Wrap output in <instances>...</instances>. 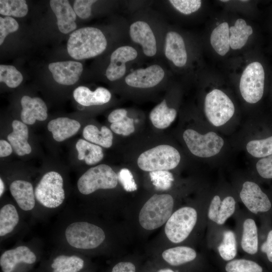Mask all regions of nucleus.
Here are the masks:
<instances>
[{"label":"nucleus","instance_id":"1","mask_svg":"<svg viewBox=\"0 0 272 272\" xmlns=\"http://www.w3.org/2000/svg\"><path fill=\"white\" fill-rule=\"evenodd\" d=\"M166 27L164 18L147 7L137 11L127 22L128 38L140 48L144 58H162Z\"/></svg>","mask_w":272,"mask_h":272},{"label":"nucleus","instance_id":"2","mask_svg":"<svg viewBox=\"0 0 272 272\" xmlns=\"http://www.w3.org/2000/svg\"><path fill=\"white\" fill-rule=\"evenodd\" d=\"M107 46V39L101 30L94 27H85L70 34L67 50L72 57L82 60L101 54Z\"/></svg>","mask_w":272,"mask_h":272},{"label":"nucleus","instance_id":"3","mask_svg":"<svg viewBox=\"0 0 272 272\" xmlns=\"http://www.w3.org/2000/svg\"><path fill=\"white\" fill-rule=\"evenodd\" d=\"M144 58L140 48L130 43L119 45L111 52L105 75L110 82H119Z\"/></svg>","mask_w":272,"mask_h":272},{"label":"nucleus","instance_id":"4","mask_svg":"<svg viewBox=\"0 0 272 272\" xmlns=\"http://www.w3.org/2000/svg\"><path fill=\"white\" fill-rule=\"evenodd\" d=\"M168 79V71L165 64L156 61L145 66L133 67L119 82L127 88L144 90L164 84Z\"/></svg>","mask_w":272,"mask_h":272},{"label":"nucleus","instance_id":"5","mask_svg":"<svg viewBox=\"0 0 272 272\" xmlns=\"http://www.w3.org/2000/svg\"><path fill=\"white\" fill-rule=\"evenodd\" d=\"M174 206L172 196L168 194H155L141 210L139 220L141 226L149 230L156 229L167 222Z\"/></svg>","mask_w":272,"mask_h":272},{"label":"nucleus","instance_id":"6","mask_svg":"<svg viewBox=\"0 0 272 272\" xmlns=\"http://www.w3.org/2000/svg\"><path fill=\"white\" fill-rule=\"evenodd\" d=\"M180 161L179 152L173 147L160 145L142 153L138 165L143 171L169 170L176 167Z\"/></svg>","mask_w":272,"mask_h":272},{"label":"nucleus","instance_id":"7","mask_svg":"<svg viewBox=\"0 0 272 272\" xmlns=\"http://www.w3.org/2000/svg\"><path fill=\"white\" fill-rule=\"evenodd\" d=\"M65 235L71 246L83 249L96 248L105 238L104 232L101 228L86 222L70 224L65 230Z\"/></svg>","mask_w":272,"mask_h":272},{"label":"nucleus","instance_id":"8","mask_svg":"<svg viewBox=\"0 0 272 272\" xmlns=\"http://www.w3.org/2000/svg\"><path fill=\"white\" fill-rule=\"evenodd\" d=\"M118 176L113 169L106 164L92 167L79 179L77 186L79 191L89 194L99 189H112L118 183Z\"/></svg>","mask_w":272,"mask_h":272},{"label":"nucleus","instance_id":"9","mask_svg":"<svg viewBox=\"0 0 272 272\" xmlns=\"http://www.w3.org/2000/svg\"><path fill=\"white\" fill-rule=\"evenodd\" d=\"M35 196L38 201L48 208L59 206L65 198L63 179L55 171L45 174L35 189Z\"/></svg>","mask_w":272,"mask_h":272},{"label":"nucleus","instance_id":"10","mask_svg":"<svg viewBox=\"0 0 272 272\" xmlns=\"http://www.w3.org/2000/svg\"><path fill=\"white\" fill-rule=\"evenodd\" d=\"M197 221V212L191 207L181 208L173 213L165 227V234L173 243L184 241L190 234Z\"/></svg>","mask_w":272,"mask_h":272},{"label":"nucleus","instance_id":"11","mask_svg":"<svg viewBox=\"0 0 272 272\" xmlns=\"http://www.w3.org/2000/svg\"><path fill=\"white\" fill-rule=\"evenodd\" d=\"M235 111L233 103L223 91L214 89L205 99V112L209 121L216 126L226 123Z\"/></svg>","mask_w":272,"mask_h":272},{"label":"nucleus","instance_id":"12","mask_svg":"<svg viewBox=\"0 0 272 272\" xmlns=\"http://www.w3.org/2000/svg\"><path fill=\"white\" fill-rule=\"evenodd\" d=\"M183 138L191 153L202 158L217 155L224 144L223 139L213 131L201 134L193 129H188L184 131Z\"/></svg>","mask_w":272,"mask_h":272},{"label":"nucleus","instance_id":"13","mask_svg":"<svg viewBox=\"0 0 272 272\" xmlns=\"http://www.w3.org/2000/svg\"><path fill=\"white\" fill-rule=\"evenodd\" d=\"M264 72L261 64L253 62L243 71L240 81V91L248 103H255L262 98L264 91Z\"/></svg>","mask_w":272,"mask_h":272},{"label":"nucleus","instance_id":"14","mask_svg":"<svg viewBox=\"0 0 272 272\" xmlns=\"http://www.w3.org/2000/svg\"><path fill=\"white\" fill-rule=\"evenodd\" d=\"M162 58L178 68L185 66L188 61V53L183 37L176 30L167 27L164 34Z\"/></svg>","mask_w":272,"mask_h":272},{"label":"nucleus","instance_id":"15","mask_svg":"<svg viewBox=\"0 0 272 272\" xmlns=\"http://www.w3.org/2000/svg\"><path fill=\"white\" fill-rule=\"evenodd\" d=\"M240 197L246 208L254 214L266 212L271 208L267 195L253 182L246 181L243 183Z\"/></svg>","mask_w":272,"mask_h":272},{"label":"nucleus","instance_id":"16","mask_svg":"<svg viewBox=\"0 0 272 272\" xmlns=\"http://www.w3.org/2000/svg\"><path fill=\"white\" fill-rule=\"evenodd\" d=\"M54 80L58 84L72 85L79 79L83 71L81 63L75 61L50 63L48 65Z\"/></svg>","mask_w":272,"mask_h":272},{"label":"nucleus","instance_id":"17","mask_svg":"<svg viewBox=\"0 0 272 272\" xmlns=\"http://www.w3.org/2000/svg\"><path fill=\"white\" fill-rule=\"evenodd\" d=\"M22 110L21 117L26 124H33L36 120L44 121L47 117L45 102L40 98L24 96L21 100Z\"/></svg>","mask_w":272,"mask_h":272},{"label":"nucleus","instance_id":"18","mask_svg":"<svg viewBox=\"0 0 272 272\" xmlns=\"http://www.w3.org/2000/svg\"><path fill=\"white\" fill-rule=\"evenodd\" d=\"M50 7L57 18L59 31L67 34L77 28L76 14L66 0H51Z\"/></svg>","mask_w":272,"mask_h":272},{"label":"nucleus","instance_id":"19","mask_svg":"<svg viewBox=\"0 0 272 272\" xmlns=\"http://www.w3.org/2000/svg\"><path fill=\"white\" fill-rule=\"evenodd\" d=\"M36 260L35 254L28 247L20 246L4 252L0 258V265L3 272H12L17 264H32Z\"/></svg>","mask_w":272,"mask_h":272},{"label":"nucleus","instance_id":"20","mask_svg":"<svg viewBox=\"0 0 272 272\" xmlns=\"http://www.w3.org/2000/svg\"><path fill=\"white\" fill-rule=\"evenodd\" d=\"M73 96L78 103L84 106L102 105L108 103L111 98L110 92L102 87L93 91L87 87L79 86L74 91Z\"/></svg>","mask_w":272,"mask_h":272},{"label":"nucleus","instance_id":"21","mask_svg":"<svg viewBox=\"0 0 272 272\" xmlns=\"http://www.w3.org/2000/svg\"><path fill=\"white\" fill-rule=\"evenodd\" d=\"M13 131L7 137L14 152L19 156H24L31 152V147L28 142L29 131L26 124L19 120L12 122Z\"/></svg>","mask_w":272,"mask_h":272},{"label":"nucleus","instance_id":"22","mask_svg":"<svg viewBox=\"0 0 272 272\" xmlns=\"http://www.w3.org/2000/svg\"><path fill=\"white\" fill-rule=\"evenodd\" d=\"M10 190L21 209L30 211L34 208L35 196L31 183L25 180H15L11 184Z\"/></svg>","mask_w":272,"mask_h":272},{"label":"nucleus","instance_id":"23","mask_svg":"<svg viewBox=\"0 0 272 272\" xmlns=\"http://www.w3.org/2000/svg\"><path fill=\"white\" fill-rule=\"evenodd\" d=\"M80 123L67 117H58L50 121L47 125L54 140L62 142L74 135L80 129Z\"/></svg>","mask_w":272,"mask_h":272},{"label":"nucleus","instance_id":"24","mask_svg":"<svg viewBox=\"0 0 272 272\" xmlns=\"http://www.w3.org/2000/svg\"><path fill=\"white\" fill-rule=\"evenodd\" d=\"M177 115L176 109L170 107L166 99H163L155 106L150 113L149 117L155 127L159 129L168 127L175 120Z\"/></svg>","mask_w":272,"mask_h":272},{"label":"nucleus","instance_id":"25","mask_svg":"<svg viewBox=\"0 0 272 272\" xmlns=\"http://www.w3.org/2000/svg\"><path fill=\"white\" fill-rule=\"evenodd\" d=\"M76 148L79 160H84L88 165H94L103 158L104 155L101 147L85 140L79 139L76 144Z\"/></svg>","mask_w":272,"mask_h":272},{"label":"nucleus","instance_id":"26","mask_svg":"<svg viewBox=\"0 0 272 272\" xmlns=\"http://www.w3.org/2000/svg\"><path fill=\"white\" fill-rule=\"evenodd\" d=\"M162 256L170 265L179 266L193 260L196 253L194 249L189 247L177 246L165 250Z\"/></svg>","mask_w":272,"mask_h":272},{"label":"nucleus","instance_id":"27","mask_svg":"<svg viewBox=\"0 0 272 272\" xmlns=\"http://www.w3.org/2000/svg\"><path fill=\"white\" fill-rule=\"evenodd\" d=\"M83 135L87 141L104 148H108L112 145V132L106 126L99 130L96 126L89 124L84 127Z\"/></svg>","mask_w":272,"mask_h":272},{"label":"nucleus","instance_id":"28","mask_svg":"<svg viewBox=\"0 0 272 272\" xmlns=\"http://www.w3.org/2000/svg\"><path fill=\"white\" fill-rule=\"evenodd\" d=\"M210 41L215 50L220 55H225L229 50V27L228 23L219 24L212 31Z\"/></svg>","mask_w":272,"mask_h":272},{"label":"nucleus","instance_id":"29","mask_svg":"<svg viewBox=\"0 0 272 272\" xmlns=\"http://www.w3.org/2000/svg\"><path fill=\"white\" fill-rule=\"evenodd\" d=\"M231 33L230 36V45L233 49L242 48L246 44L248 37L253 32L250 26L247 25L245 20L238 19L234 26L229 28Z\"/></svg>","mask_w":272,"mask_h":272},{"label":"nucleus","instance_id":"30","mask_svg":"<svg viewBox=\"0 0 272 272\" xmlns=\"http://www.w3.org/2000/svg\"><path fill=\"white\" fill-rule=\"evenodd\" d=\"M241 246L245 252L250 254H255L258 250L257 229L255 221L251 219L244 222Z\"/></svg>","mask_w":272,"mask_h":272},{"label":"nucleus","instance_id":"31","mask_svg":"<svg viewBox=\"0 0 272 272\" xmlns=\"http://www.w3.org/2000/svg\"><path fill=\"white\" fill-rule=\"evenodd\" d=\"M84 264V260L78 256L61 255L54 259L51 266L52 272H77L83 268Z\"/></svg>","mask_w":272,"mask_h":272},{"label":"nucleus","instance_id":"32","mask_svg":"<svg viewBox=\"0 0 272 272\" xmlns=\"http://www.w3.org/2000/svg\"><path fill=\"white\" fill-rule=\"evenodd\" d=\"M19 222L16 208L11 204L5 205L0 211V236L11 232Z\"/></svg>","mask_w":272,"mask_h":272},{"label":"nucleus","instance_id":"33","mask_svg":"<svg viewBox=\"0 0 272 272\" xmlns=\"http://www.w3.org/2000/svg\"><path fill=\"white\" fill-rule=\"evenodd\" d=\"M28 11V6L24 0H1L0 14L9 17H23Z\"/></svg>","mask_w":272,"mask_h":272},{"label":"nucleus","instance_id":"34","mask_svg":"<svg viewBox=\"0 0 272 272\" xmlns=\"http://www.w3.org/2000/svg\"><path fill=\"white\" fill-rule=\"evenodd\" d=\"M247 152L256 158L272 155V136L262 140H252L246 145Z\"/></svg>","mask_w":272,"mask_h":272},{"label":"nucleus","instance_id":"35","mask_svg":"<svg viewBox=\"0 0 272 272\" xmlns=\"http://www.w3.org/2000/svg\"><path fill=\"white\" fill-rule=\"evenodd\" d=\"M221 257L225 260L233 259L237 253L236 241L234 233L231 231L224 233L222 242L218 247Z\"/></svg>","mask_w":272,"mask_h":272},{"label":"nucleus","instance_id":"36","mask_svg":"<svg viewBox=\"0 0 272 272\" xmlns=\"http://www.w3.org/2000/svg\"><path fill=\"white\" fill-rule=\"evenodd\" d=\"M22 74L13 65H0V82L5 83L10 88H16L22 82Z\"/></svg>","mask_w":272,"mask_h":272},{"label":"nucleus","instance_id":"37","mask_svg":"<svg viewBox=\"0 0 272 272\" xmlns=\"http://www.w3.org/2000/svg\"><path fill=\"white\" fill-rule=\"evenodd\" d=\"M227 272H262L261 266L249 260L240 259L229 262L226 265Z\"/></svg>","mask_w":272,"mask_h":272},{"label":"nucleus","instance_id":"38","mask_svg":"<svg viewBox=\"0 0 272 272\" xmlns=\"http://www.w3.org/2000/svg\"><path fill=\"white\" fill-rule=\"evenodd\" d=\"M151 180L158 190H166L169 189L174 181L171 173L168 170H159L150 172Z\"/></svg>","mask_w":272,"mask_h":272},{"label":"nucleus","instance_id":"39","mask_svg":"<svg viewBox=\"0 0 272 272\" xmlns=\"http://www.w3.org/2000/svg\"><path fill=\"white\" fill-rule=\"evenodd\" d=\"M167 2L173 9L185 15L196 12L201 6L200 0H169Z\"/></svg>","mask_w":272,"mask_h":272},{"label":"nucleus","instance_id":"40","mask_svg":"<svg viewBox=\"0 0 272 272\" xmlns=\"http://www.w3.org/2000/svg\"><path fill=\"white\" fill-rule=\"evenodd\" d=\"M235 209V201L234 198L230 196L225 197L221 201L216 223L219 225L223 224L233 214Z\"/></svg>","mask_w":272,"mask_h":272},{"label":"nucleus","instance_id":"41","mask_svg":"<svg viewBox=\"0 0 272 272\" xmlns=\"http://www.w3.org/2000/svg\"><path fill=\"white\" fill-rule=\"evenodd\" d=\"M110 128L116 134L128 135L135 130L133 119L127 116L119 122L111 123Z\"/></svg>","mask_w":272,"mask_h":272},{"label":"nucleus","instance_id":"42","mask_svg":"<svg viewBox=\"0 0 272 272\" xmlns=\"http://www.w3.org/2000/svg\"><path fill=\"white\" fill-rule=\"evenodd\" d=\"M19 29V24L15 19L11 17H0V45L4 42L7 36Z\"/></svg>","mask_w":272,"mask_h":272},{"label":"nucleus","instance_id":"43","mask_svg":"<svg viewBox=\"0 0 272 272\" xmlns=\"http://www.w3.org/2000/svg\"><path fill=\"white\" fill-rule=\"evenodd\" d=\"M96 2L95 0H76L74 10L80 18L86 19L91 16L92 5Z\"/></svg>","mask_w":272,"mask_h":272},{"label":"nucleus","instance_id":"44","mask_svg":"<svg viewBox=\"0 0 272 272\" xmlns=\"http://www.w3.org/2000/svg\"><path fill=\"white\" fill-rule=\"evenodd\" d=\"M117 176L118 180L126 191L131 192L137 189L133 175L128 169H121L118 172Z\"/></svg>","mask_w":272,"mask_h":272},{"label":"nucleus","instance_id":"45","mask_svg":"<svg viewBox=\"0 0 272 272\" xmlns=\"http://www.w3.org/2000/svg\"><path fill=\"white\" fill-rule=\"evenodd\" d=\"M256 167L258 174L262 177L272 178V155L264 157L258 161Z\"/></svg>","mask_w":272,"mask_h":272},{"label":"nucleus","instance_id":"46","mask_svg":"<svg viewBox=\"0 0 272 272\" xmlns=\"http://www.w3.org/2000/svg\"><path fill=\"white\" fill-rule=\"evenodd\" d=\"M221 203V201L219 196L215 195L212 200L209 207L208 217L211 220L216 223L217 221Z\"/></svg>","mask_w":272,"mask_h":272},{"label":"nucleus","instance_id":"47","mask_svg":"<svg viewBox=\"0 0 272 272\" xmlns=\"http://www.w3.org/2000/svg\"><path fill=\"white\" fill-rule=\"evenodd\" d=\"M111 272H136V267L131 262L120 261L113 267Z\"/></svg>","mask_w":272,"mask_h":272},{"label":"nucleus","instance_id":"48","mask_svg":"<svg viewBox=\"0 0 272 272\" xmlns=\"http://www.w3.org/2000/svg\"><path fill=\"white\" fill-rule=\"evenodd\" d=\"M127 116V111L124 108H118L112 111L108 116V120L113 123L119 122Z\"/></svg>","mask_w":272,"mask_h":272},{"label":"nucleus","instance_id":"49","mask_svg":"<svg viewBox=\"0 0 272 272\" xmlns=\"http://www.w3.org/2000/svg\"><path fill=\"white\" fill-rule=\"evenodd\" d=\"M261 251L266 253L267 259L272 262V230L268 232L266 241L261 245Z\"/></svg>","mask_w":272,"mask_h":272},{"label":"nucleus","instance_id":"50","mask_svg":"<svg viewBox=\"0 0 272 272\" xmlns=\"http://www.w3.org/2000/svg\"><path fill=\"white\" fill-rule=\"evenodd\" d=\"M11 145L7 141L1 140L0 141V157H5L10 155L13 152Z\"/></svg>","mask_w":272,"mask_h":272},{"label":"nucleus","instance_id":"51","mask_svg":"<svg viewBox=\"0 0 272 272\" xmlns=\"http://www.w3.org/2000/svg\"><path fill=\"white\" fill-rule=\"evenodd\" d=\"M5 185L2 179H0V196H1L4 191Z\"/></svg>","mask_w":272,"mask_h":272},{"label":"nucleus","instance_id":"52","mask_svg":"<svg viewBox=\"0 0 272 272\" xmlns=\"http://www.w3.org/2000/svg\"><path fill=\"white\" fill-rule=\"evenodd\" d=\"M156 272H175L174 270L170 268H161L157 270Z\"/></svg>","mask_w":272,"mask_h":272},{"label":"nucleus","instance_id":"53","mask_svg":"<svg viewBox=\"0 0 272 272\" xmlns=\"http://www.w3.org/2000/svg\"><path fill=\"white\" fill-rule=\"evenodd\" d=\"M229 1H223V0H222L221 2H228Z\"/></svg>","mask_w":272,"mask_h":272},{"label":"nucleus","instance_id":"54","mask_svg":"<svg viewBox=\"0 0 272 272\" xmlns=\"http://www.w3.org/2000/svg\"><path fill=\"white\" fill-rule=\"evenodd\" d=\"M248 1H241V2H247Z\"/></svg>","mask_w":272,"mask_h":272}]
</instances>
